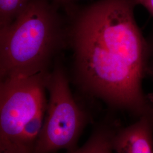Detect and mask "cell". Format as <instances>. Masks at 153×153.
<instances>
[{
    "label": "cell",
    "mask_w": 153,
    "mask_h": 153,
    "mask_svg": "<svg viewBox=\"0 0 153 153\" xmlns=\"http://www.w3.org/2000/svg\"><path fill=\"white\" fill-rule=\"evenodd\" d=\"M135 0H98L73 13L68 42L76 82L109 106L140 118L153 114L142 88L148 45L137 25Z\"/></svg>",
    "instance_id": "6da1fadb"
},
{
    "label": "cell",
    "mask_w": 153,
    "mask_h": 153,
    "mask_svg": "<svg viewBox=\"0 0 153 153\" xmlns=\"http://www.w3.org/2000/svg\"><path fill=\"white\" fill-rule=\"evenodd\" d=\"M58 8L52 0H30L10 25L0 29V79L49 71L68 42Z\"/></svg>",
    "instance_id": "7a4b0ae2"
},
{
    "label": "cell",
    "mask_w": 153,
    "mask_h": 153,
    "mask_svg": "<svg viewBox=\"0 0 153 153\" xmlns=\"http://www.w3.org/2000/svg\"><path fill=\"white\" fill-rule=\"evenodd\" d=\"M49 93L42 129L34 153H54L76 149L77 142L87 122V117L77 104L60 63L55 62L47 78Z\"/></svg>",
    "instance_id": "3957f363"
},
{
    "label": "cell",
    "mask_w": 153,
    "mask_h": 153,
    "mask_svg": "<svg viewBox=\"0 0 153 153\" xmlns=\"http://www.w3.org/2000/svg\"><path fill=\"white\" fill-rule=\"evenodd\" d=\"M49 71L7 76L0 83V147L15 146L28 122L46 111Z\"/></svg>",
    "instance_id": "277c9868"
},
{
    "label": "cell",
    "mask_w": 153,
    "mask_h": 153,
    "mask_svg": "<svg viewBox=\"0 0 153 153\" xmlns=\"http://www.w3.org/2000/svg\"><path fill=\"white\" fill-rule=\"evenodd\" d=\"M112 146L115 153H153V115L115 130Z\"/></svg>",
    "instance_id": "5b68a950"
},
{
    "label": "cell",
    "mask_w": 153,
    "mask_h": 153,
    "mask_svg": "<svg viewBox=\"0 0 153 153\" xmlns=\"http://www.w3.org/2000/svg\"><path fill=\"white\" fill-rule=\"evenodd\" d=\"M115 130L107 125L99 126L82 146L68 153H114L112 138Z\"/></svg>",
    "instance_id": "8992f818"
},
{
    "label": "cell",
    "mask_w": 153,
    "mask_h": 153,
    "mask_svg": "<svg viewBox=\"0 0 153 153\" xmlns=\"http://www.w3.org/2000/svg\"><path fill=\"white\" fill-rule=\"evenodd\" d=\"M30 0H0V29L10 25Z\"/></svg>",
    "instance_id": "52a82bcc"
},
{
    "label": "cell",
    "mask_w": 153,
    "mask_h": 153,
    "mask_svg": "<svg viewBox=\"0 0 153 153\" xmlns=\"http://www.w3.org/2000/svg\"><path fill=\"white\" fill-rule=\"evenodd\" d=\"M147 42L148 45V68L147 72L150 71L153 74V36L149 42Z\"/></svg>",
    "instance_id": "ba28073f"
},
{
    "label": "cell",
    "mask_w": 153,
    "mask_h": 153,
    "mask_svg": "<svg viewBox=\"0 0 153 153\" xmlns=\"http://www.w3.org/2000/svg\"><path fill=\"white\" fill-rule=\"evenodd\" d=\"M137 5L144 7L148 13L153 16V0H135Z\"/></svg>",
    "instance_id": "9c48e42d"
},
{
    "label": "cell",
    "mask_w": 153,
    "mask_h": 153,
    "mask_svg": "<svg viewBox=\"0 0 153 153\" xmlns=\"http://www.w3.org/2000/svg\"><path fill=\"white\" fill-rule=\"evenodd\" d=\"M0 153H33L14 147L0 148Z\"/></svg>",
    "instance_id": "30bf717a"
},
{
    "label": "cell",
    "mask_w": 153,
    "mask_h": 153,
    "mask_svg": "<svg viewBox=\"0 0 153 153\" xmlns=\"http://www.w3.org/2000/svg\"><path fill=\"white\" fill-rule=\"evenodd\" d=\"M78 0H52V1L58 7L64 6L65 7H68L71 5L73 3Z\"/></svg>",
    "instance_id": "8fae6325"
}]
</instances>
